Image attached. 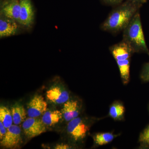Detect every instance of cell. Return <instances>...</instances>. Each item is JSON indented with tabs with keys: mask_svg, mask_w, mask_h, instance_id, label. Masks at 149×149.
I'll return each mask as SVG.
<instances>
[{
	"mask_svg": "<svg viewBox=\"0 0 149 149\" xmlns=\"http://www.w3.org/2000/svg\"><path fill=\"white\" fill-rule=\"evenodd\" d=\"M70 147L67 144H58L55 147V148L58 149H69Z\"/></svg>",
	"mask_w": 149,
	"mask_h": 149,
	"instance_id": "obj_22",
	"label": "cell"
},
{
	"mask_svg": "<svg viewBox=\"0 0 149 149\" xmlns=\"http://www.w3.org/2000/svg\"><path fill=\"white\" fill-rule=\"evenodd\" d=\"M7 131V128H6L1 121H0V139H1V140L5 136Z\"/></svg>",
	"mask_w": 149,
	"mask_h": 149,
	"instance_id": "obj_21",
	"label": "cell"
},
{
	"mask_svg": "<svg viewBox=\"0 0 149 149\" xmlns=\"http://www.w3.org/2000/svg\"><path fill=\"white\" fill-rule=\"evenodd\" d=\"M139 141L143 146H149V125L140 134Z\"/></svg>",
	"mask_w": 149,
	"mask_h": 149,
	"instance_id": "obj_18",
	"label": "cell"
},
{
	"mask_svg": "<svg viewBox=\"0 0 149 149\" xmlns=\"http://www.w3.org/2000/svg\"><path fill=\"white\" fill-rule=\"evenodd\" d=\"M35 19V11L31 0H20L18 22L24 31H31Z\"/></svg>",
	"mask_w": 149,
	"mask_h": 149,
	"instance_id": "obj_3",
	"label": "cell"
},
{
	"mask_svg": "<svg viewBox=\"0 0 149 149\" xmlns=\"http://www.w3.org/2000/svg\"><path fill=\"white\" fill-rule=\"evenodd\" d=\"M25 31L18 22L0 15L1 39L19 35Z\"/></svg>",
	"mask_w": 149,
	"mask_h": 149,
	"instance_id": "obj_5",
	"label": "cell"
},
{
	"mask_svg": "<svg viewBox=\"0 0 149 149\" xmlns=\"http://www.w3.org/2000/svg\"><path fill=\"white\" fill-rule=\"evenodd\" d=\"M141 6L125 0L111 12L107 18L102 23L101 28L113 34L123 31Z\"/></svg>",
	"mask_w": 149,
	"mask_h": 149,
	"instance_id": "obj_1",
	"label": "cell"
},
{
	"mask_svg": "<svg viewBox=\"0 0 149 149\" xmlns=\"http://www.w3.org/2000/svg\"><path fill=\"white\" fill-rule=\"evenodd\" d=\"M62 113L58 110H49L43 114L42 120L47 126H52L56 124L62 119Z\"/></svg>",
	"mask_w": 149,
	"mask_h": 149,
	"instance_id": "obj_12",
	"label": "cell"
},
{
	"mask_svg": "<svg viewBox=\"0 0 149 149\" xmlns=\"http://www.w3.org/2000/svg\"><path fill=\"white\" fill-rule=\"evenodd\" d=\"M130 59L124 61H117L118 66L120 71V77L124 84H127L130 80Z\"/></svg>",
	"mask_w": 149,
	"mask_h": 149,
	"instance_id": "obj_14",
	"label": "cell"
},
{
	"mask_svg": "<svg viewBox=\"0 0 149 149\" xmlns=\"http://www.w3.org/2000/svg\"><path fill=\"white\" fill-rule=\"evenodd\" d=\"M20 11V0H3L1 3L0 15L18 22Z\"/></svg>",
	"mask_w": 149,
	"mask_h": 149,
	"instance_id": "obj_7",
	"label": "cell"
},
{
	"mask_svg": "<svg viewBox=\"0 0 149 149\" xmlns=\"http://www.w3.org/2000/svg\"><path fill=\"white\" fill-rule=\"evenodd\" d=\"M115 137L111 133H101L96 134L93 139L94 142L98 146H103L112 141Z\"/></svg>",
	"mask_w": 149,
	"mask_h": 149,
	"instance_id": "obj_17",
	"label": "cell"
},
{
	"mask_svg": "<svg viewBox=\"0 0 149 149\" xmlns=\"http://www.w3.org/2000/svg\"><path fill=\"white\" fill-rule=\"evenodd\" d=\"M47 97L51 102L60 104H64L69 100V94L63 88L55 86L47 91Z\"/></svg>",
	"mask_w": 149,
	"mask_h": 149,
	"instance_id": "obj_10",
	"label": "cell"
},
{
	"mask_svg": "<svg viewBox=\"0 0 149 149\" xmlns=\"http://www.w3.org/2000/svg\"><path fill=\"white\" fill-rule=\"evenodd\" d=\"M12 114L13 123L18 125L24 121L26 117V113L24 107L19 104H15L12 107Z\"/></svg>",
	"mask_w": 149,
	"mask_h": 149,
	"instance_id": "obj_13",
	"label": "cell"
},
{
	"mask_svg": "<svg viewBox=\"0 0 149 149\" xmlns=\"http://www.w3.org/2000/svg\"><path fill=\"white\" fill-rule=\"evenodd\" d=\"M124 106L119 102H115L110 107L109 115L114 120L121 119L125 113Z\"/></svg>",
	"mask_w": 149,
	"mask_h": 149,
	"instance_id": "obj_15",
	"label": "cell"
},
{
	"mask_svg": "<svg viewBox=\"0 0 149 149\" xmlns=\"http://www.w3.org/2000/svg\"><path fill=\"white\" fill-rule=\"evenodd\" d=\"M21 129L17 125L13 124L7 128L5 136L1 140V144L3 147L8 148H15L21 142Z\"/></svg>",
	"mask_w": 149,
	"mask_h": 149,
	"instance_id": "obj_8",
	"label": "cell"
},
{
	"mask_svg": "<svg viewBox=\"0 0 149 149\" xmlns=\"http://www.w3.org/2000/svg\"><path fill=\"white\" fill-rule=\"evenodd\" d=\"M47 104L42 96L36 95L29 101L27 107V113L29 117L37 118L47 111Z\"/></svg>",
	"mask_w": 149,
	"mask_h": 149,
	"instance_id": "obj_9",
	"label": "cell"
},
{
	"mask_svg": "<svg viewBox=\"0 0 149 149\" xmlns=\"http://www.w3.org/2000/svg\"><path fill=\"white\" fill-rule=\"evenodd\" d=\"M79 104L77 101L68 100L63 104L62 110L63 116L67 122L78 117L80 112Z\"/></svg>",
	"mask_w": 149,
	"mask_h": 149,
	"instance_id": "obj_11",
	"label": "cell"
},
{
	"mask_svg": "<svg viewBox=\"0 0 149 149\" xmlns=\"http://www.w3.org/2000/svg\"><path fill=\"white\" fill-rule=\"evenodd\" d=\"M104 3L111 6H118L123 3L124 0H101Z\"/></svg>",
	"mask_w": 149,
	"mask_h": 149,
	"instance_id": "obj_20",
	"label": "cell"
},
{
	"mask_svg": "<svg viewBox=\"0 0 149 149\" xmlns=\"http://www.w3.org/2000/svg\"><path fill=\"white\" fill-rule=\"evenodd\" d=\"M123 40L130 46L134 53H146L149 55L139 11L123 30Z\"/></svg>",
	"mask_w": 149,
	"mask_h": 149,
	"instance_id": "obj_2",
	"label": "cell"
},
{
	"mask_svg": "<svg viewBox=\"0 0 149 149\" xmlns=\"http://www.w3.org/2000/svg\"><path fill=\"white\" fill-rule=\"evenodd\" d=\"M0 121L7 128H9L13 123L11 111L6 107L1 106L0 108Z\"/></svg>",
	"mask_w": 149,
	"mask_h": 149,
	"instance_id": "obj_16",
	"label": "cell"
},
{
	"mask_svg": "<svg viewBox=\"0 0 149 149\" xmlns=\"http://www.w3.org/2000/svg\"><path fill=\"white\" fill-rule=\"evenodd\" d=\"M22 128L25 135L29 139L39 136L46 131V125L42 120L37 118L29 117L24 120Z\"/></svg>",
	"mask_w": 149,
	"mask_h": 149,
	"instance_id": "obj_6",
	"label": "cell"
},
{
	"mask_svg": "<svg viewBox=\"0 0 149 149\" xmlns=\"http://www.w3.org/2000/svg\"><path fill=\"white\" fill-rule=\"evenodd\" d=\"M89 128V125L83 118L77 117L68 122L67 130L72 139L78 141L85 138Z\"/></svg>",
	"mask_w": 149,
	"mask_h": 149,
	"instance_id": "obj_4",
	"label": "cell"
},
{
	"mask_svg": "<svg viewBox=\"0 0 149 149\" xmlns=\"http://www.w3.org/2000/svg\"><path fill=\"white\" fill-rule=\"evenodd\" d=\"M141 77L144 82H149V62L144 64L141 73Z\"/></svg>",
	"mask_w": 149,
	"mask_h": 149,
	"instance_id": "obj_19",
	"label": "cell"
},
{
	"mask_svg": "<svg viewBox=\"0 0 149 149\" xmlns=\"http://www.w3.org/2000/svg\"><path fill=\"white\" fill-rule=\"evenodd\" d=\"M127 1L142 5L143 4L146 2L147 0H127Z\"/></svg>",
	"mask_w": 149,
	"mask_h": 149,
	"instance_id": "obj_23",
	"label": "cell"
}]
</instances>
